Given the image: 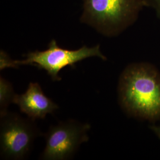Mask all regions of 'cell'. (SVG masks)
<instances>
[{
    "mask_svg": "<svg viewBox=\"0 0 160 160\" xmlns=\"http://www.w3.org/2000/svg\"><path fill=\"white\" fill-rule=\"evenodd\" d=\"M118 102L128 116L140 120H160V72L148 62L128 65L118 85Z\"/></svg>",
    "mask_w": 160,
    "mask_h": 160,
    "instance_id": "cell-1",
    "label": "cell"
},
{
    "mask_svg": "<svg viewBox=\"0 0 160 160\" xmlns=\"http://www.w3.org/2000/svg\"><path fill=\"white\" fill-rule=\"evenodd\" d=\"M81 18L106 36L120 34L138 19L142 10V0H83Z\"/></svg>",
    "mask_w": 160,
    "mask_h": 160,
    "instance_id": "cell-2",
    "label": "cell"
},
{
    "mask_svg": "<svg viewBox=\"0 0 160 160\" xmlns=\"http://www.w3.org/2000/svg\"><path fill=\"white\" fill-rule=\"evenodd\" d=\"M23 60H9L8 68H18L20 65H29L40 69L45 70L53 81H60L61 78L58 74L62 69L70 66L74 68L75 64L88 58L97 57L106 61L100 51V45L88 48L83 46L77 50H69L58 45L57 41L53 39L49 43L46 50L30 52L24 55Z\"/></svg>",
    "mask_w": 160,
    "mask_h": 160,
    "instance_id": "cell-3",
    "label": "cell"
},
{
    "mask_svg": "<svg viewBox=\"0 0 160 160\" xmlns=\"http://www.w3.org/2000/svg\"><path fill=\"white\" fill-rule=\"evenodd\" d=\"M42 133L34 120L8 111L1 116V157L5 159L23 160L28 155L34 140Z\"/></svg>",
    "mask_w": 160,
    "mask_h": 160,
    "instance_id": "cell-4",
    "label": "cell"
},
{
    "mask_svg": "<svg viewBox=\"0 0 160 160\" xmlns=\"http://www.w3.org/2000/svg\"><path fill=\"white\" fill-rule=\"evenodd\" d=\"M91 126L69 119L50 126L43 133L45 147L40 155L44 160H68L74 156L82 143L88 141V132Z\"/></svg>",
    "mask_w": 160,
    "mask_h": 160,
    "instance_id": "cell-5",
    "label": "cell"
},
{
    "mask_svg": "<svg viewBox=\"0 0 160 160\" xmlns=\"http://www.w3.org/2000/svg\"><path fill=\"white\" fill-rule=\"evenodd\" d=\"M12 103L32 120L43 119L48 114H53L59 109L58 105L47 97L38 82H30L26 92L16 94Z\"/></svg>",
    "mask_w": 160,
    "mask_h": 160,
    "instance_id": "cell-6",
    "label": "cell"
},
{
    "mask_svg": "<svg viewBox=\"0 0 160 160\" xmlns=\"http://www.w3.org/2000/svg\"><path fill=\"white\" fill-rule=\"evenodd\" d=\"M14 92L12 83L4 77H0V115L8 112V108L13 102Z\"/></svg>",
    "mask_w": 160,
    "mask_h": 160,
    "instance_id": "cell-7",
    "label": "cell"
},
{
    "mask_svg": "<svg viewBox=\"0 0 160 160\" xmlns=\"http://www.w3.org/2000/svg\"><path fill=\"white\" fill-rule=\"evenodd\" d=\"M142 1L144 7L153 9L157 17L160 19V0H142Z\"/></svg>",
    "mask_w": 160,
    "mask_h": 160,
    "instance_id": "cell-8",
    "label": "cell"
},
{
    "mask_svg": "<svg viewBox=\"0 0 160 160\" xmlns=\"http://www.w3.org/2000/svg\"><path fill=\"white\" fill-rule=\"evenodd\" d=\"M151 129L154 132L155 134L160 139V125L159 126H155V125L151 126Z\"/></svg>",
    "mask_w": 160,
    "mask_h": 160,
    "instance_id": "cell-9",
    "label": "cell"
}]
</instances>
